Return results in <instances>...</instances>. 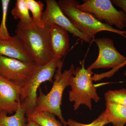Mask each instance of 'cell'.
I'll return each instance as SVG.
<instances>
[{
  "label": "cell",
  "mask_w": 126,
  "mask_h": 126,
  "mask_svg": "<svg viewBox=\"0 0 126 126\" xmlns=\"http://www.w3.org/2000/svg\"><path fill=\"white\" fill-rule=\"evenodd\" d=\"M46 8L42 17V23L44 25H57L84 42L87 43L91 42L92 39L75 28L70 20L61 10L57 1L55 0H46Z\"/></svg>",
  "instance_id": "obj_9"
},
{
  "label": "cell",
  "mask_w": 126,
  "mask_h": 126,
  "mask_svg": "<svg viewBox=\"0 0 126 126\" xmlns=\"http://www.w3.org/2000/svg\"><path fill=\"white\" fill-rule=\"evenodd\" d=\"M92 70L85 68L84 61L81 67H78L71 77L70 86L71 90L69 93V99L74 102V110L78 109L81 104H84L92 110V100L96 103L100 98L97 93V89L93 84Z\"/></svg>",
  "instance_id": "obj_5"
},
{
  "label": "cell",
  "mask_w": 126,
  "mask_h": 126,
  "mask_svg": "<svg viewBox=\"0 0 126 126\" xmlns=\"http://www.w3.org/2000/svg\"><path fill=\"white\" fill-rule=\"evenodd\" d=\"M55 116L48 112H36L32 113L26 117L28 120L34 122L41 126H63V124L56 120Z\"/></svg>",
  "instance_id": "obj_15"
},
{
  "label": "cell",
  "mask_w": 126,
  "mask_h": 126,
  "mask_svg": "<svg viewBox=\"0 0 126 126\" xmlns=\"http://www.w3.org/2000/svg\"><path fill=\"white\" fill-rule=\"evenodd\" d=\"M104 112L109 123L113 126H124L126 123V107L117 104L106 102Z\"/></svg>",
  "instance_id": "obj_13"
},
{
  "label": "cell",
  "mask_w": 126,
  "mask_h": 126,
  "mask_svg": "<svg viewBox=\"0 0 126 126\" xmlns=\"http://www.w3.org/2000/svg\"><path fill=\"white\" fill-rule=\"evenodd\" d=\"M41 126L37 124L36 123L34 122L31 121V120H28L27 119V126Z\"/></svg>",
  "instance_id": "obj_22"
},
{
  "label": "cell",
  "mask_w": 126,
  "mask_h": 126,
  "mask_svg": "<svg viewBox=\"0 0 126 126\" xmlns=\"http://www.w3.org/2000/svg\"><path fill=\"white\" fill-rule=\"evenodd\" d=\"M11 14L15 19L19 20V21L24 24H30L34 22L30 15L26 0H17L12 10Z\"/></svg>",
  "instance_id": "obj_16"
},
{
  "label": "cell",
  "mask_w": 126,
  "mask_h": 126,
  "mask_svg": "<svg viewBox=\"0 0 126 126\" xmlns=\"http://www.w3.org/2000/svg\"><path fill=\"white\" fill-rule=\"evenodd\" d=\"M35 64L0 55V75L22 87Z\"/></svg>",
  "instance_id": "obj_8"
},
{
  "label": "cell",
  "mask_w": 126,
  "mask_h": 126,
  "mask_svg": "<svg viewBox=\"0 0 126 126\" xmlns=\"http://www.w3.org/2000/svg\"><path fill=\"white\" fill-rule=\"evenodd\" d=\"M22 87L0 75V114L15 113L21 104Z\"/></svg>",
  "instance_id": "obj_10"
},
{
  "label": "cell",
  "mask_w": 126,
  "mask_h": 126,
  "mask_svg": "<svg viewBox=\"0 0 126 126\" xmlns=\"http://www.w3.org/2000/svg\"><path fill=\"white\" fill-rule=\"evenodd\" d=\"M63 61L61 60L54 75V81L50 91L45 94L41 89L39 90V94L37 97L36 106L33 112L46 111L52 113L57 116L64 126H67L62 115L61 109L62 97L65 88L70 86L71 77L74 73L73 64L68 69L62 72Z\"/></svg>",
  "instance_id": "obj_2"
},
{
  "label": "cell",
  "mask_w": 126,
  "mask_h": 126,
  "mask_svg": "<svg viewBox=\"0 0 126 126\" xmlns=\"http://www.w3.org/2000/svg\"><path fill=\"white\" fill-rule=\"evenodd\" d=\"M0 55L16 59L26 63H33L16 35L11 36L9 39H0Z\"/></svg>",
  "instance_id": "obj_12"
},
{
  "label": "cell",
  "mask_w": 126,
  "mask_h": 126,
  "mask_svg": "<svg viewBox=\"0 0 126 126\" xmlns=\"http://www.w3.org/2000/svg\"><path fill=\"white\" fill-rule=\"evenodd\" d=\"M108 120L103 112L96 119L89 124H83L71 119H68L67 124L68 126H104L109 124Z\"/></svg>",
  "instance_id": "obj_20"
},
{
  "label": "cell",
  "mask_w": 126,
  "mask_h": 126,
  "mask_svg": "<svg viewBox=\"0 0 126 126\" xmlns=\"http://www.w3.org/2000/svg\"><path fill=\"white\" fill-rule=\"evenodd\" d=\"M58 4L63 13L79 31L92 39L95 35L102 31L118 34L126 39V31L119 30L106 23L98 20L92 14L82 11L77 7V0H59Z\"/></svg>",
  "instance_id": "obj_3"
},
{
  "label": "cell",
  "mask_w": 126,
  "mask_h": 126,
  "mask_svg": "<svg viewBox=\"0 0 126 126\" xmlns=\"http://www.w3.org/2000/svg\"><path fill=\"white\" fill-rule=\"evenodd\" d=\"M50 26L40 27L33 23L30 24L19 21L15 30L18 37L28 56L33 63L44 65L52 59L49 34Z\"/></svg>",
  "instance_id": "obj_1"
},
{
  "label": "cell",
  "mask_w": 126,
  "mask_h": 126,
  "mask_svg": "<svg viewBox=\"0 0 126 126\" xmlns=\"http://www.w3.org/2000/svg\"><path fill=\"white\" fill-rule=\"evenodd\" d=\"M10 0H2L1 6L2 10V17L0 25V39H6L11 37L6 27V22L7 12L9 8Z\"/></svg>",
  "instance_id": "obj_19"
},
{
  "label": "cell",
  "mask_w": 126,
  "mask_h": 126,
  "mask_svg": "<svg viewBox=\"0 0 126 126\" xmlns=\"http://www.w3.org/2000/svg\"><path fill=\"white\" fill-rule=\"evenodd\" d=\"M113 4L122 9L125 15V26H126V0H113Z\"/></svg>",
  "instance_id": "obj_21"
},
{
  "label": "cell",
  "mask_w": 126,
  "mask_h": 126,
  "mask_svg": "<svg viewBox=\"0 0 126 126\" xmlns=\"http://www.w3.org/2000/svg\"><path fill=\"white\" fill-rule=\"evenodd\" d=\"M50 26L49 42L52 58L61 59L69 49L68 32L57 25Z\"/></svg>",
  "instance_id": "obj_11"
},
{
  "label": "cell",
  "mask_w": 126,
  "mask_h": 126,
  "mask_svg": "<svg viewBox=\"0 0 126 126\" xmlns=\"http://www.w3.org/2000/svg\"><path fill=\"white\" fill-rule=\"evenodd\" d=\"M78 9L92 14L100 22L105 21L111 26L114 25L121 31L125 26V15L122 10L116 9L110 0H86L79 3Z\"/></svg>",
  "instance_id": "obj_7"
},
{
  "label": "cell",
  "mask_w": 126,
  "mask_h": 126,
  "mask_svg": "<svg viewBox=\"0 0 126 126\" xmlns=\"http://www.w3.org/2000/svg\"><path fill=\"white\" fill-rule=\"evenodd\" d=\"M29 11L32 15L34 23L36 25L40 27L45 26L42 21L44 5L40 1L35 0H26Z\"/></svg>",
  "instance_id": "obj_17"
},
{
  "label": "cell",
  "mask_w": 126,
  "mask_h": 126,
  "mask_svg": "<svg viewBox=\"0 0 126 126\" xmlns=\"http://www.w3.org/2000/svg\"><path fill=\"white\" fill-rule=\"evenodd\" d=\"M99 49L97 59L89 65L90 70L99 68H112L107 73L95 74L92 77L94 81H99L106 77H111L119 69L126 65V57L121 54L116 48L112 40L107 38L94 39Z\"/></svg>",
  "instance_id": "obj_6"
},
{
  "label": "cell",
  "mask_w": 126,
  "mask_h": 126,
  "mask_svg": "<svg viewBox=\"0 0 126 126\" xmlns=\"http://www.w3.org/2000/svg\"><path fill=\"white\" fill-rule=\"evenodd\" d=\"M124 76H126V70L125 71V73H124Z\"/></svg>",
  "instance_id": "obj_23"
},
{
  "label": "cell",
  "mask_w": 126,
  "mask_h": 126,
  "mask_svg": "<svg viewBox=\"0 0 126 126\" xmlns=\"http://www.w3.org/2000/svg\"><path fill=\"white\" fill-rule=\"evenodd\" d=\"M106 102L117 104L126 107V89L109 90L105 93Z\"/></svg>",
  "instance_id": "obj_18"
},
{
  "label": "cell",
  "mask_w": 126,
  "mask_h": 126,
  "mask_svg": "<svg viewBox=\"0 0 126 126\" xmlns=\"http://www.w3.org/2000/svg\"><path fill=\"white\" fill-rule=\"evenodd\" d=\"M61 60L52 58L44 65L35 64L21 89V101L27 108L26 117L33 112L35 108L37 91L40 86L46 81L53 82V77Z\"/></svg>",
  "instance_id": "obj_4"
},
{
  "label": "cell",
  "mask_w": 126,
  "mask_h": 126,
  "mask_svg": "<svg viewBox=\"0 0 126 126\" xmlns=\"http://www.w3.org/2000/svg\"><path fill=\"white\" fill-rule=\"evenodd\" d=\"M26 112V107L21 103L14 115L8 116L6 113H1L0 114V126H27Z\"/></svg>",
  "instance_id": "obj_14"
}]
</instances>
